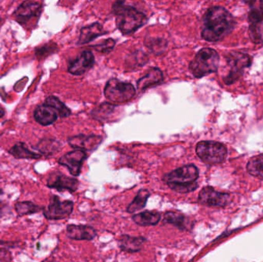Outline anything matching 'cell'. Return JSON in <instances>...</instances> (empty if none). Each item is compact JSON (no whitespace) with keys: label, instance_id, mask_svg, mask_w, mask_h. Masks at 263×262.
<instances>
[{"label":"cell","instance_id":"cell-19","mask_svg":"<svg viewBox=\"0 0 263 262\" xmlns=\"http://www.w3.org/2000/svg\"><path fill=\"white\" fill-rule=\"evenodd\" d=\"M145 241V238H142V237L123 235L119 241V246L123 252L134 253V252L142 250Z\"/></svg>","mask_w":263,"mask_h":262},{"label":"cell","instance_id":"cell-6","mask_svg":"<svg viewBox=\"0 0 263 262\" xmlns=\"http://www.w3.org/2000/svg\"><path fill=\"white\" fill-rule=\"evenodd\" d=\"M105 96L115 103H125L130 101L136 95V89L130 83H123L117 78H111L106 83Z\"/></svg>","mask_w":263,"mask_h":262},{"label":"cell","instance_id":"cell-33","mask_svg":"<svg viewBox=\"0 0 263 262\" xmlns=\"http://www.w3.org/2000/svg\"><path fill=\"white\" fill-rule=\"evenodd\" d=\"M5 115V110L3 108L0 107V118H3Z\"/></svg>","mask_w":263,"mask_h":262},{"label":"cell","instance_id":"cell-5","mask_svg":"<svg viewBox=\"0 0 263 262\" xmlns=\"http://www.w3.org/2000/svg\"><path fill=\"white\" fill-rule=\"evenodd\" d=\"M196 151L202 161L210 165L222 163L227 155V147L217 142H200L196 146Z\"/></svg>","mask_w":263,"mask_h":262},{"label":"cell","instance_id":"cell-34","mask_svg":"<svg viewBox=\"0 0 263 262\" xmlns=\"http://www.w3.org/2000/svg\"><path fill=\"white\" fill-rule=\"evenodd\" d=\"M3 195H4V192H3V189H0V196ZM2 206H3V201H2V200L0 199V208L2 207Z\"/></svg>","mask_w":263,"mask_h":262},{"label":"cell","instance_id":"cell-32","mask_svg":"<svg viewBox=\"0 0 263 262\" xmlns=\"http://www.w3.org/2000/svg\"><path fill=\"white\" fill-rule=\"evenodd\" d=\"M0 262H12V253L7 249H0Z\"/></svg>","mask_w":263,"mask_h":262},{"label":"cell","instance_id":"cell-28","mask_svg":"<svg viewBox=\"0 0 263 262\" xmlns=\"http://www.w3.org/2000/svg\"><path fill=\"white\" fill-rule=\"evenodd\" d=\"M250 35L254 43H263V23L252 24L250 29Z\"/></svg>","mask_w":263,"mask_h":262},{"label":"cell","instance_id":"cell-2","mask_svg":"<svg viewBox=\"0 0 263 262\" xmlns=\"http://www.w3.org/2000/svg\"><path fill=\"white\" fill-rule=\"evenodd\" d=\"M199 178V170L193 165L182 166L163 177L172 190L178 193H189L198 187L196 180Z\"/></svg>","mask_w":263,"mask_h":262},{"label":"cell","instance_id":"cell-24","mask_svg":"<svg viewBox=\"0 0 263 262\" xmlns=\"http://www.w3.org/2000/svg\"><path fill=\"white\" fill-rule=\"evenodd\" d=\"M150 195L151 194L146 189L139 190L136 198L128 206L127 212L129 213H134L143 209L146 206L147 200L149 198Z\"/></svg>","mask_w":263,"mask_h":262},{"label":"cell","instance_id":"cell-9","mask_svg":"<svg viewBox=\"0 0 263 262\" xmlns=\"http://www.w3.org/2000/svg\"><path fill=\"white\" fill-rule=\"evenodd\" d=\"M199 203L203 206L225 207L231 203V196L229 194L217 192L213 188L205 187L199 193Z\"/></svg>","mask_w":263,"mask_h":262},{"label":"cell","instance_id":"cell-26","mask_svg":"<svg viewBox=\"0 0 263 262\" xmlns=\"http://www.w3.org/2000/svg\"><path fill=\"white\" fill-rule=\"evenodd\" d=\"M44 104L53 108L58 113L59 116L61 118H66L71 115V111L69 110V108L66 107V105L62 103L57 97L52 96V95L47 97L45 100Z\"/></svg>","mask_w":263,"mask_h":262},{"label":"cell","instance_id":"cell-30","mask_svg":"<svg viewBox=\"0 0 263 262\" xmlns=\"http://www.w3.org/2000/svg\"><path fill=\"white\" fill-rule=\"evenodd\" d=\"M57 49V45L54 43H47L44 46H40L35 49V55L38 58H43L52 53Z\"/></svg>","mask_w":263,"mask_h":262},{"label":"cell","instance_id":"cell-7","mask_svg":"<svg viewBox=\"0 0 263 262\" xmlns=\"http://www.w3.org/2000/svg\"><path fill=\"white\" fill-rule=\"evenodd\" d=\"M73 203L61 201L57 195H52L47 207L44 208L43 215L49 220H62L68 218L73 211Z\"/></svg>","mask_w":263,"mask_h":262},{"label":"cell","instance_id":"cell-14","mask_svg":"<svg viewBox=\"0 0 263 262\" xmlns=\"http://www.w3.org/2000/svg\"><path fill=\"white\" fill-rule=\"evenodd\" d=\"M103 138L98 135H80L71 137L68 139L69 144L78 150L91 151L97 149L101 144Z\"/></svg>","mask_w":263,"mask_h":262},{"label":"cell","instance_id":"cell-20","mask_svg":"<svg viewBox=\"0 0 263 262\" xmlns=\"http://www.w3.org/2000/svg\"><path fill=\"white\" fill-rule=\"evenodd\" d=\"M9 153L17 159H39L41 154L32 152L25 143H17L9 150Z\"/></svg>","mask_w":263,"mask_h":262},{"label":"cell","instance_id":"cell-21","mask_svg":"<svg viewBox=\"0 0 263 262\" xmlns=\"http://www.w3.org/2000/svg\"><path fill=\"white\" fill-rule=\"evenodd\" d=\"M162 215L155 211H145L136 214L133 217V220L139 226H156L160 221Z\"/></svg>","mask_w":263,"mask_h":262},{"label":"cell","instance_id":"cell-3","mask_svg":"<svg viewBox=\"0 0 263 262\" xmlns=\"http://www.w3.org/2000/svg\"><path fill=\"white\" fill-rule=\"evenodd\" d=\"M117 16V25L123 35H129L147 23L145 14L136 8L126 6L123 2H117L112 6Z\"/></svg>","mask_w":263,"mask_h":262},{"label":"cell","instance_id":"cell-1","mask_svg":"<svg viewBox=\"0 0 263 262\" xmlns=\"http://www.w3.org/2000/svg\"><path fill=\"white\" fill-rule=\"evenodd\" d=\"M234 26V18L225 8H210L203 17L202 38L209 42L219 41L233 30Z\"/></svg>","mask_w":263,"mask_h":262},{"label":"cell","instance_id":"cell-15","mask_svg":"<svg viewBox=\"0 0 263 262\" xmlns=\"http://www.w3.org/2000/svg\"><path fill=\"white\" fill-rule=\"evenodd\" d=\"M66 234L71 239L77 241H91L97 235V231L88 226H76L69 225L66 228Z\"/></svg>","mask_w":263,"mask_h":262},{"label":"cell","instance_id":"cell-13","mask_svg":"<svg viewBox=\"0 0 263 262\" xmlns=\"http://www.w3.org/2000/svg\"><path fill=\"white\" fill-rule=\"evenodd\" d=\"M95 63L93 54L90 51H85L77 59L69 64L68 71L72 75H80L87 72Z\"/></svg>","mask_w":263,"mask_h":262},{"label":"cell","instance_id":"cell-29","mask_svg":"<svg viewBox=\"0 0 263 262\" xmlns=\"http://www.w3.org/2000/svg\"><path fill=\"white\" fill-rule=\"evenodd\" d=\"M115 44L116 42L112 38H108V39L103 40L101 43L96 45L93 47L97 52H102V53H109L114 49Z\"/></svg>","mask_w":263,"mask_h":262},{"label":"cell","instance_id":"cell-23","mask_svg":"<svg viewBox=\"0 0 263 262\" xmlns=\"http://www.w3.org/2000/svg\"><path fill=\"white\" fill-rule=\"evenodd\" d=\"M15 212L18 217L26 216V215H33V214L38 213L44 210L45 207L37 206L34 204L32 201H18L15 203Z\"/></svg>","mask_w":263,"mask_h":262},{"label":"cell","instance_id":"cell-4","mask_svg":"<svg viewBox=\"0 0 263 262\" xmlns=\"http://www.w3.org/2000/svg\"><path fill=\"white\" fill-rule=\"evenodd\" d=\"M219 64V55L216 50L210 48L201 49L194 59L190 63V69L196 78H202L216 72Z\"/></svg>","mask_w":263,"mask_h":262},{"label":"cell","instance_id":"cell-10","mask_svg":"<svg viewBox=\"0 0 263 262\" xmlns=\"http://www.w3.org/2000/svg\"><path fill=\"white\" fill-rule=\"evenodd\" d=\"M42 5L34 1H25L12 13L14 19L21 25L29 23L32 18H38L42 12Z\"/></svg>","mask_w":263,"mask_h":262},{"label":"cell","instance_id":"cell-27","mask_svg":"<svg viewBox=\"0 0 263 262\" xmlns=\"http://www.w3.org/2000/svg\"><path fill=\"white\" fill-rule=\"evenodd\" d=\"M60 144L57 141L51 139H43L39 143L35 149L43 155H51L58 151Z\"/></svg>","mask_w":263,"mask_h":262},{"label":"cell","instance_id":"cell-12","mask_svg":"<svg viewBox=\"0 0 263 262\" xmlns=\"http://www.w3.org/2000/svg\"><path fill=\"white\" fill-rule=\"evenodd\" d=\"M87 158L86 152L83 150L72 151L62 156L59 163L69 169L71 175L79 176L81 172L83 162Z\"/></svg>","mask_w":263,"mask_h":262},{"label":"cell","instance_id":"cell-25","mask_svg":"<svg viewBox=\"0 0 263 262\" xmlns=\"http://www.w3.org/2000/svg\"><path fill=\"white\" fill-rule=\"evenodd\" d=\"M247 170L250 175L263 180V154L253 157L249 161Z\"/></svg>","mask_w":263,"mask_h":262},{"label":"cell","instance_id":"cell-18","mask_svg":"<svg viewBox=\"0 0 263 262\" xmlns=\"http://www.w3.org/2000/svg\"><path fill=\"white\" fill-rule=\"evenodd\" d=\"M163 80V74L158 68H152L147 75L139 78L137 83L138 89L139 90H145L148 88L156 86L162 83Z\"/></svg>","mask_w":263,"mask_h":262},{"label":"cell","instance_id":"cell-11","mask_svg":"<svg viewBox=\"0 0 263 262\" xmlns=\"http://www.w3.org/2000/svg\"><path fill=\"white\" fill-rule=\"evenodd\" d=\"M46 186L49 189H55L59 192L68 191L69 192H74L78 189L79 181L77 178L57 172L49 175Z\"/></svg>","mask_w":263,"mask_h":262},{"label":"cell","instance_id":"cell-22","mask_svg":"<svg viewBox=\"0 0 263 262\" xmlns=\"http://www.w3.org/2000/svg\"><path fill=\"white\" fill-rule=\"evenodd\" d=\"M106 33L103 30V26L100 23H96L90 26H86L80 32L79 44H86L93 40L97 37Z\"/></svg>","mask_w":263,"mask_h":262},{"label":"cell","instance_id":"cell-31","mask_svg":"<svg viewBox=\"0 0 263 262\" xmlns=\"http://www.w3.org/2000/svg\"><path fill=\"white\" fill-rule=\"evenodd\" d=\"M249 18H250V21L251 22L252 24L262 23L263 20V10L257 9V8L252 9L250 11V14H249Z\"/></svg>","mask_w":263,"mask_h":262},{"label":"cell","instance_id":"cell-17","mask_svg":"<svg viewBox=\"0 0 263 262\" xmlns=\"http://www.w3.org/2000/svg\"><path fill=\"white\" fill-rule=\"evenodd\" d=\"M162 221L164 224H171L180 230H190L193 225L189 218L183 214L177 212H167L163 215Z\"/></svg>","mask_w":263,"mask_h":262},{"label":"cell","instance_id":"cell-8","mask_svg":"<svg viewBox=\"0 0 263 262\" xmlns=\"http://www.w3.org/2000/svg\"><path fill=\"white\" fill-rule=\"evenodd\" d=\"M228 64L230 72L224 81L230 85L237 80L242 75L244 69L250 66L251 58L245 54L233 52L228 57Z\"/></svg>","mask_w":263,"mask_h":262},{"label":"cell","instance_id":"cell-16","mask_svg":"<svg viewBox=\"0 0 263 262\" xmlns=\"http://www.w3.org/2000/svg\"><path fill=\"white\" fill-rule=\"evenodd\" d=\"M34 118L39 124L47 126L55 123L59 115L57 111L46 104L40 105L34 111Z\"/></svg>","mask_w":263,"mask_h":262}]
</instances>
